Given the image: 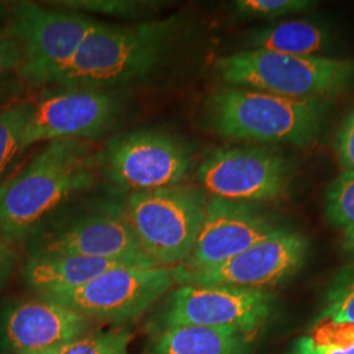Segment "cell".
<instances>
[{"label": "cell", "mask_w": 354, "mask_h": 354, "mask_svg": "<svg viewBox=\"0 0 354 354\" xmlns=\"http://www.w3.org/2000/svg\"><path fill=\"white\" fill-rule=\"evenodd\" d=\"M99 155L82 140L49 142L0 185V241L16 243L59 203L95 183Z\"/></svg>", "instance_id": "obj_1"}, {"label": "cell", "mask_w": 354, "mask_h": 354, "mask_svg": "<svg viewBox=\"0 0 354 354\" xmlns=\"http://www.w3.org/2000/svg\"><path fill=\"white\" fill-rule=\"evenodd\" d=\"M171 16L133 26L96 23L55 82L64 88L113 89L151 74L180 29Z\"/></svg>", "instance_id": "obj_2"}, {"label": "cell", "mask_w": 354, "mask_h": 354, "mask_svg": "<svg viewBox=\"0 0 354 354\" xmlns=\"http://www.w3.org/2000/svg\"><path fill=\"white\" fill-rule=\"evenodd\" d=\"M328 111L326 100H299L256 89L225 87L207 102V118L226 138L306 146L317 140Z\"/></svg>", "instance_id": "obj_3"}, {"label": "cell", "mask_w": 354, "mask_h": 354, "mask_svg": "<svg viewBox=\"0 0 354 354\" xmlns=\"http://www.w3.org/2000/svg\"><path fill=\"white\" fill-rule=\"evenodd\" d=\"M215 67L230 87L299 100H326L346 88L354 77L353 61L297 57L261 49L222 57Z\"/></svg>", "instance_id": "obj_4"}, {"label": "cell", "mask_w": 354, "mask_h": 354, "mask_svg": "<svg viewBox=\"0 0 354 354\" xmlns=\"http://www.w3.org/2000/svg\"><path fill=\"white\" fill-rule=\"evenodd\" d=\"M206 205L205 190L176 185L133 192L125 209L145 254L155 266L168 268L189 257Z\"/></svg>", "instance_id": "obj_5"}, {"label": "cell", "mask_w": 354, "mask_h": 354, "mask_svg": "<svg viewBox=\"0 0 354 354\" xmlns=\"http://www.w3.org/2000/svg\"><path fill=\"white\" fill-rule=\"evenodd\" d=\"M96 23L86 13L15 3L11 33L20 49L23 79L35 87L55 83Z\"/></svg>", "instance_id": "obj_6"}, {"label": "cell", "mask_w": 354, "mask_h": 354, "mask_svg": "<svg viewBox=\"0 0 354 354\" xmlns=\"http://www.w3.org/2000/svg\"><path fill=\"white\" fill-rule=\"evenodd\" d=\"M174 283L168 268L118 266L75 289L37 297L64 304L89 320L124 323L142 317Z\"/></svg>", "instance_id": "obj_7"}, {"label": "cell", "mask_w": 354, "mask_h": 354, "mask_svg": "<svg viewBox=\"0 0 354 354\" xmlns=\"http://www.w3.org/2000/svg\"><path fill=\"white\" fill-rule=\"evenodd\" d=\"M100 162L115 185L145 192L180 185L192 168V152L172 134L137 130L111 140Z\"/></svg>", "instance_id": "obj_8"}, {"label": "cell", "mask_w": 354, "mask_h": 354, "mask_svg": "<svg viewBox=\"0 0 354 354\" xmlns=\"http://www.w3.org/2000/svg\"><path fill=\"white\" fill-rule=\"evenodd\" d=\"M276 308L277 299L272 291L180 285L169 295L162 323L163 328L194 326L256 335L274 317Z\"/></svg>", "instance_id": "obj_9"}, {"label": "cell", "mask_w": 354, "mask_h": 354, "mask_svg": "<svg viewBox=\"0 0 354 354\" xmlns=\"http://www.w3.org/2000/svg\"><path fill=\"white\" fill-rule=\"evenodd\" d=\"M307 253L308 241L285 227L221 266L197 272L174 268L172 274L178 285L270 291L290 281L304 268Z\"/></svg>", "instance_id": "obj_10"}, {"label": "cell", "mask_w": 354, "mask_h": 354, "mask_svg": "<svg viewBox=\"0 0 354 354\" xmlns=\"http://www.w3.org/2000/svg\"><path fill=\"white\" fill-rule=\"evenodd\" d=\"M198 180L205 192L241 203L274 201L286 194L291 178L289 160L263 146L218 149L200 165Z\"/></svg>", "instance_id": "obj_11"}, {"label": "cell", "mask_w": 354, "mask_h": 354, "mask_svg": "<svg viewBox=\"0 0 354 354\" xmlns=\"http://www.w3.org/2000/svg\"><path fill=\"white\" fill-rule=\"evenodd\" d=\"M122 97L113 89L64 88L35 104L20 152L38 142L96 138L113 127Z\"/></svg>", "instance_id": "obj_12"}, {"label": "cell", "mask_w": 354, "mask_h": 354, "mask_svg": "<svg viewBox=\"0 0 354 354\" xmlns=\"http://www.w3.org/2000/svg\"><path fill=\"white\" fill-rule=\"evenodd\" d=\"M282 228L252 203L212 197L189 257L175 268L185 272L212 269Z\"/></svg>", "instance_id": "obj_13"}, {"label": "cell", "mask_w": 354, "mask_h": 354, "mask_svg": "<svg viewBox=\"0 0 354 354\" xmlns=\"http://www.w3.org/2000/svg\"><path fill=\"white\" fill-rule=\"evenodd\" d=\"M35 254L83 256L138 268L156 266L143 252L127 209L115 206L73 221L42 241Z\"/></svg>", "instance_id": "obj_14"}, {"label": "cell", "mask_w": 354, "mask_h": 354, "mask_svg": "<svg viewBox=\"0 0 354 354\" xmlns=\"http://www.w3.org/2000/svg\"><path fill=\"white\" fill-rule=\"evenodd\" d=\"M91 320L64 304L37 297L11 306L3 317V337L16 354L45 352L88 332Z\"/></svg>", "instance_id": "obj_15"}, {"label": "cell", "mask_w": 354, "mask_h": 354, "mask_svg": "<svg viewBox=\"0 0 354 354\" xmlns=\"http://www.w3.org/2000/svg\"><path fill=\"white\" fill-rule=\"evenodd\" d=\"M118 266H131L83 256L33 254L24 268V279L30 290L45 295L75 289Z\"/></svg>", "instance_id": "obj_16"}, {"label": "cell", "mask_w": 354, "mask_h": 354, "mask_svg": "<svg viewBox=\"0 0 354 354\" xmlns=\"http://www.w3.org/2000/svg\"><path fill=\"white\" fill-rule=\"evenodd\" d=\"M254 335L234 328L167 327L152 344L150 354H251Z\"/></svg>", "instance_id": "obj_17"}, {"label": "cell", "mask_w": 354, "mask_h": 354, "mask_svg": "<svg viewBox=\"0 0 354 354\" xmlns=\"http://www.w3.org/2000/svg\"><path fill=\"white\" fill-rule=\"evenodd\" d=\"M328 44V30L306 20H288L266 26L254 30L250 37L252 49L297 57H314L324 50Z\"/></svg>", "instance_id": "obj_18"}, {"label": "cell", "mask_w": 354, "mask_h": 354, "mask_svg": "<svg viewBox=\"0 0 354 354\" xmlns=\"http://www.w3.org/2000/svg\"><path fill=\"white\" fill-rule=\"evenodd\" d=\"M317 320L354 326V263L344 266L330 279Z\"/></svg>", "instance_id": "obj_19"}, {"label": "cell", "mask_w": 354, "mask_h": 354, "mask_svg": "<svg viewBox=\"0 0 354 354\" xmlns=\"http://www.w3.org/2000/svg\"><path fill=\"white\" fill-rule=\"evenodd\" d=\"M130 333L125 329L93 330L36 354H129Z\"/></svg>", "instance_id": "obj_20"}, {"label": "cell", "mask_w": 354, "mask_h": 354, "mask_svg": "<svg viewBox=\"0 0 354 354\" xmlns=\"http://www.w3.org/2000/svg\"><path fill=\"white\" fill-rule=\"evenodd\" d=\"M33 109V102H21L0 112V176L20 152L23 133Z\"/></svg>", "instance_id": "obj_21"}, {"label": "cell", "mask_w": 354, "mask_h": 354, "mask_svg": "<svg viewBox=\"0 0 354 354\" xmlns=\"http://www.w3.org/2000/svg\"><path fill=\"white\" fill-rule=\"evenodd\" d=\"M326 216L329 225L342 234L354 231V172H342L326 196Z\"/></svg>", "instance_id": "obj_22"}, {"label": "cell", "mask_w": 354, "mask_h": 354, "mask_svg": "<svg viewBox=\"0 0 354 354\" xmlns=\"http://www.w3.org/2000/svg\"><path fill=\"white\" fill-rule=\"evenodd\" d=\"M315 4L310 0H238L234 1V10L243 19H277L307 12Z\"/></svg>", "instance_id": "obj_23"}, {"label": "cell", "mask_w": 354, "mask_h": 354, "mask_svg": "<svg viewBox=\"0 0 354 354\" xmlns=\"http://www.w3.org/2000/svg\"><path fill=\"white\" fill-rule=\"evenodd\" d=\"M71 11L102 13L115 17L134 19L152 12L156 6L151 1H130V0H70L59 1Z\"/></svg>", "instance_id": "obj_24"}, {"label": "cell", "mask_w": 354, "mask_h": 354, "mask_svg": "<svg viewBox=\"0 0 354 354\" xmlns=\"http://www.w3.org/2000/svg\"><path fill=\"white\" fill-rule=\"evenodd\" d=\"M289 354H354V332H333L327 339L304 335L292 342Z\"/></svg>", "instance_id": "obj_25"}, {"label": "cell", "mask_w": 354, "mask_h": 354, "mask_svg": "<svg viewBox=\"0 0 354 354\" xmlns=\"http://www.w3.org/2000/svg\"><path fill=\"white\" fill-rule=\"evenodd\" d=\"M333 145L342 172H354V111L342 122Z\"/></svg>", "instance_id": "obj_26"}, {"label": "cell", "mask_w": 354, "mask_h": 354, "mask_svg": "<svg viewBox=\"0 0 354 354\" xmlns=\"http://www.w3.org/2000/svg\"><path fill=\"white\" fill-rule=\"evenodd\" d=\"M20 62V49L13 38L0 36V73L19 68Z\"/></svg>", "instance_id": "obj_27"}, {"label": "cell", "mask_w": 354, "mask_h": 354, "mask_svg": "<svg viewBox=\"0 0 354 354\" xmlns=\"http://www.w3.org/2000/svg\"><path fill=\"white\" fill-rule=\"evenodd\" d=\"M17 256L8 243L0 241V290L8 283Z\"/></svg>", "instance_id": "obj_28"}, {"label": "cell", "mask_w": 354, "mask_h": 354, "mask_svg": "<svg viewBox=\"0 0 354 354\" xmlns=\"http://www.w3.org/2000/svg\"><path fill=\"white\" fill-rule=\"evenodd\" d=\"M342 250L354 259V231L342 234Z\"/></svg>", "instance_id": "obj_29"}, {"label": "cell", "mask_w": 354, "mask_h": 354, "mask_svg": "<svg viewBox=\"0 0 354 354\" xmlns=\"http://www.w3.org/2000/svg\"><path fill=\"white\" fill-rule=\"evenodd\" d=\"M1 92H3V75L0 73V95H1Z\"/></svg>", "instance_id": "obj_30"}, {"label": "cell", "mask_w": 354, "mask_h": 354, "mask_svg": "<svg viewBox=\"0 0 354 354\" xmlns=\"http://www.w3.org/2000/svg\"><path fill=\"white\" fill-rule=\"evenodd\" d=\"M0 354H8V353H0Z\"/></svg>", "instance_id": "obj_31"}]
</instances>
